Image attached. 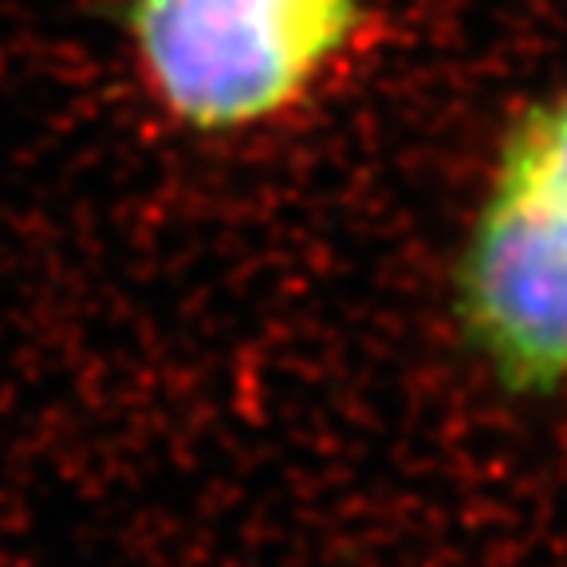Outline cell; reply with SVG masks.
<instances>
[{
	"instance_id": "cell-1",
	"label": "cell",
	"mask_w": 567,
	"mask_h": 567,
	"mask_svg": "<svg viewBox=\"0 0 567 567\" xmlns=\"http://www.w3.org/2000/svg\"><path fill=\"white\" fill-rule=\"evenodd\" d=\"M457 300L505 386L540 394L567 379V91L508 131Z\"/></svg>"
},
{
	"instance_id": "cell-2",
	"label": "cell",
	"mask_w": 567,
	"mask_h": 567,
	"mask_svg": "<svg viewBox=\"0 0 567 567\" xmlns=\"http://www.w3.org/2000/svg\"><path fill=\"white\" fill-rule=\"evenodd\" d=\"M359 24V0H134L154 95L197 131H237L303 99Z\"/></svg>"
}]
</instances>
